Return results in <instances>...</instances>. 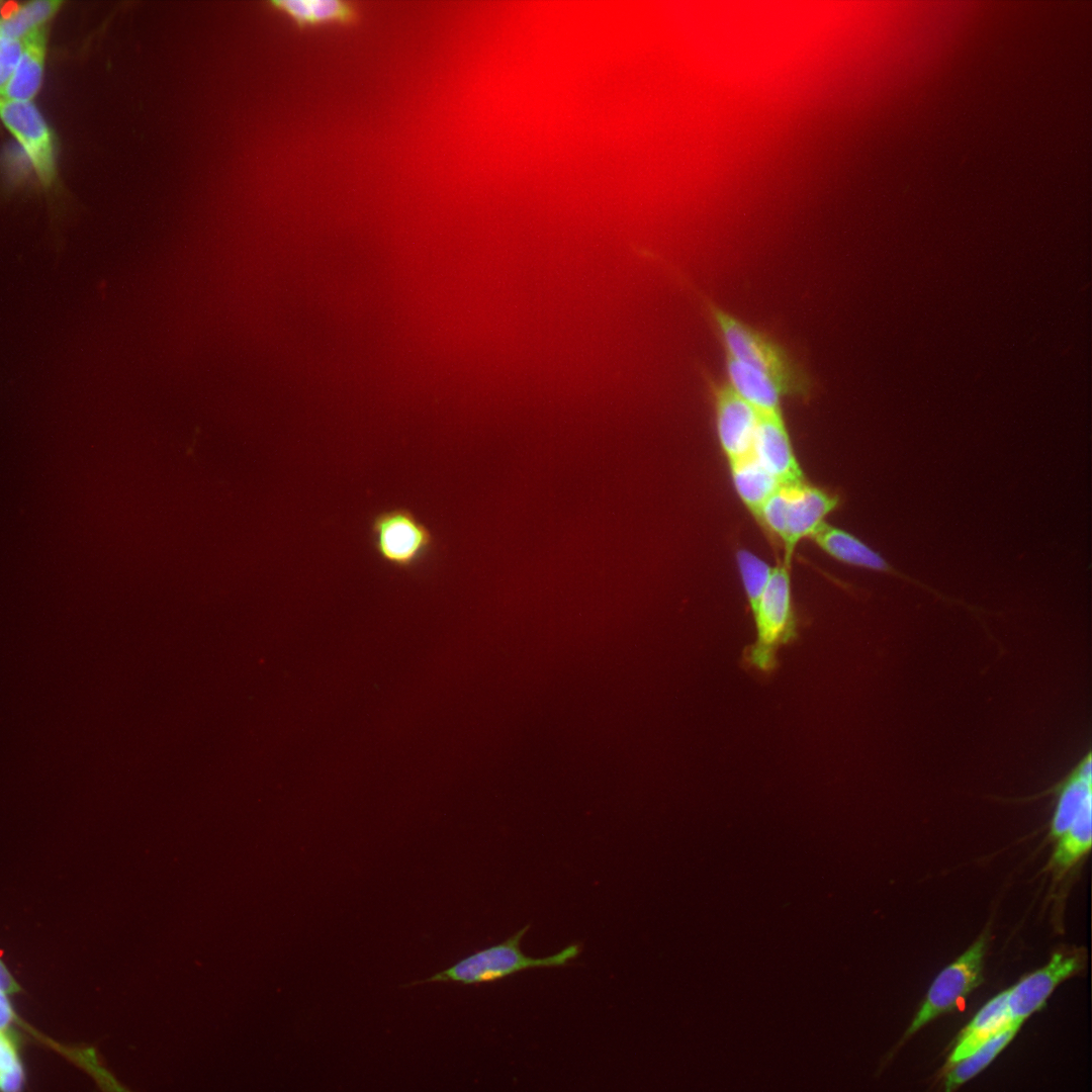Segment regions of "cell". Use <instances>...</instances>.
<instances>
[{
  "label": "cell",
  "instance_id": "3957f363",
  "mask_svg": "<svg viewBox=\"0 0 1092 1092\" xmlns=\"http://www.w3.org/2000/svg\"><path fill=\"white\" fill-rule=\"evenodd\" d=\"M791 565L772 568L771 576L753 611L756 639L746 653L747 662L770 672L777 667L780 647L797 636V622L791 590Z\"/></svg>",
  "mask_w": 1092,
  "mask_h": 1092
},
{
  "label": "cell",
  "instance_id": "30bf717a",
  "mask_svg": "<svg viewBox=\"0 0 1092 1092\" xmlns=\"http://www.w3.org/2000/svg\"><path fill=\"white\" fill-rule=\"evenodd\" d=\"M751 453L781 485L805 480L782 414L759 415Z\"/></svg>",
  "mask_w": 1092,
  "mask_h": 1092
},
{
  "label": "cell",
  "instance_id": "8fae6325",
  "mask_svg": "<svg viewBox=\"0 0 1092 1092\" xmlns=\"http://www.w3.org/2000/svg\"><path fill=\"white\" fill-rule=\"evenodd\" d=\"M827 554L845 564L895 575L941 597L928 585L900 572L854 535L823 523L811 537Z\"/></svg>",
  "mask_w": 1092,
  "mask_h": 1092
},
{
  "label": "cell",
  "instance_id": "cb8c5ba5",
  "mask_svg": "<svg viewBox=\"0 0 1092 1092\" xmlns=\"http://www.w3.org/2000/svg\"><path fill=\"white\" fill-rule=\"evenodd\" d=\"M14 1018L15 1014L6 994L0 991V1032L9 1033L8 1029L14 1021Z\"/></svg>",
  "mask_w": 1092,
  "mask_h": 1092
},
{
  "label": "cell",
  "instance_id": "7402d4cb",
  "mask_svg": "<svg viewBox=\"0 0 1092 1092\" xmlns=\"http://www.w3.org/2000/svg\"><path fill=\"white\" fill-rule=\"evenodd\" d=\"M23 1071L9 1033L0 1032V1092H20Z\"/></svg>",
  "mask_w": 1092,
  "mask_h": 1092
},
{
  "label": "cell",
  "instance_id": "8992f818",
  "mask_svg": "<svg viewBox=\"0 0 1092 1092\" xmlns=\"http://www.w3.org/2000/svg\"><path fill=\"white\" fill-rule=\"evenodd\" d=\"M0 118L27 156L47 187L56 178V142L53 131L32 101L0 98Z\"/></svg>",
  "mask_w": 1092,
  "mask_h": 1092
},
{
  "label": "cell",
  "instance_id": "277c9868",
  "mask_svg": "<svg viewBox=\"0 0 1092 1092\" xmlns=\"http://www.w3.org/2000/svg\"><path fill=\"white\" fill-rule=\"evenodd\" d=\"M371 544L386 564L402 571L421 566L435 547L432 531L408 509L394 508L370 521Z\"/></svg>",
  "mask_w": 1092,
  "mask_h": 1092
},
{
  "label": "cell",
  "instance_id": "d4e9b609",
  "mask_svg": "<svg viewBox=\"0 0 1092 1092\" xmlns=\"http://www.w3.org/2000/svg\"><path fill=\"white\" fill-rule=\"evenodd\" d=\"M0 991L6 995L15 994L20 991V986L14 980L8 969L5 967L0 959Z\"/></svg>",
  "mask_w": 1092,
  "mask_h": 1092
},
{
  "label": "cell",
  "instance_id": "9a60e30c",
  "mask_svg": "<svg viewBox=\"0 0 1092 1092\" xmlns=\"http://www.w3.org/2000/svg\"><path fill=\"white\" fill-rule=\"evenodd\" d=\"M15 71L0 98L32 101L43 76L47 54L46 26L28 35Z\"/></svg>",
  "mask_w": 1092,
  "mask_h": 1092
},
{
  "label": "cell",
  "instance_id": "e0dca14e",
  "mask_svg": "<svg viewBox=\"0 0 1092 1092\" xmlns=\"http://www.w3.org/2000/svg\"><path fill=\"white\" fill-rule=\"evenodd\" d=\"M1092 798L1088 799L1072 825L1059 837L1049 868L1061 876L1074 867L1089 850Z\"/></svg>",
  "mask_w": 1092,
  "mask_h": 1092
},
{
  "label": "cell",
  "instance_id": "7c38bea8",
  "mask_svg": "<svg viewBox=\"0 0 1092 1092\" xmlns=\"http://www.w3.org/2000/svg\"><path fill=\"white\" fill-rule=\"evenodd\" d=\"M1020 1022L1011 1020L1007 1010V990L988 1001L961 1031L948 1064L954 1065L988 1040Z\"/></svg>",
  "mask_w": 1092,
  "mask_h": 1092
},
{
  "label": "cell",
  "instance_id": "4fadbf2b",
  "mask_svg": "<svg viewBox=\"0 0 1092 1092\" xmlns=\"http://www.w3.org/2000/svg\"><path fill=\"white\" fill-rule=\"evenodd\" d=\"M727 384L759 415L782 414L785 396L780 385L766 374L726 356Z\"/></svg>",
  "mask_w": 1092,
  "mask_h": 1092
},
{
  "label": "cell",
  "instance_id": "9c48e42d",
  "mask_svg": "<svg viewBox=\"0 0 1092 1092\" xmlns=\"http://www.w3.org/2000/svg\"><path fill=\"white\" fill-rule=\"evenodd\" d=\"M721 448L729 462L751 454L759 414L727 383L711 385Z\"/></svg>",
  "mask_w": 1092,
  "mask_h": 1092
},
{
  "label": "cell",
  "instance_id": "5bb4252c",
  "mask_svg": "<svg viewBox=\"0 0 1092 1092\" xmlns=\"http://www.w3.org/2000/svg\"><path fill=\"white\" fill-rule=\"evenodd\" d=\"M1091 752L1088 751L1057 786V805L1051 836L1059 838L1075 821L1086 801L1092 798Z\"/></svg>",
  "mask_w": 1092,
  "mask_h": 1092
},
{
  "label": "cell",
  "instance_id": "ffe728a7",
  "mask_svg": "<svg viewBox=\"0 0 1092 1092\" xmlns=\"http://www.w3.org/2000/svg\"><path fill=\"white\" fill-rule=\"evenodd\" d=\"M1021 1025H1014L994 1036L970 1056L953 1065L944 1081V1092H953L958 1087L984 1070L1014 1037Z\"/></svg>",
  "mask_w": 1092,
  "mask_h": 1092
},
{
  "label": "cell",
  "instance_id": "44dd1931",
  "mask_svg": "<svg viewBox=\"0 0 1092 1092\" xmlns=\"http://www.w3.org/2000/svg\"><path fill=\"white\" fill-rule=\"evenodd\" d=\"M736 561L745 595L753 613L771 576L772 568L754 553L740 549Z\"/></svg>",
  "mask_w": 1092,
  "mask_h": 1092
},
{
  "label": "cell",
  "instance_id": "ac0fdd59",
  "mask_svg": "<svg viewBox=\"0 0 1092 1092\" xmlns=\"http://www.w3.org/2000/svg\"><path fill=\"white\" fill-rule=\"evenodd\" d=\"M272 4L299 25L330 20L351 22L358 16L356 3L348 0H273Z\"/></svg>",
  "mask_w": 1092,
  "mask_h": 1092
},
{
  "label": "cell",
  "instance_id": "603a6c76",
  "mask_svg": "<svg viewBox=\"0 0 1092 1092\" xmlns=\"http://www.w3.org/2000/svg\"><path fill=\"white\" fill-rule=\"evenodd\" d=\"M24 40L0 36V97L19 62Z\"/></svg>",
  "mask_w": 1092,
  "mask_h": 1092
},
{
  "label": "cell",
  "instance_id": "6da1fadb",
  "mask_svg": "<svg viewBox=\"0 0 1092 1092\" xmlns=\"http://www.w3.org/2000/svg\"><path fill=\"white\" fill-rule=\"evenodd\" d=\"M708 308L727 357L769 376L785 396H810L812 381L809 375L785 347L730 312L712 303Z\"/></svg>",
  "mask_w": 1092,
  "mask_h": 1092
},
{
  "label": "cell",
  "instance_id": "484cf974",
  "mask_svg": "<svg viewBox=\"0 0 1092 1092\" xmlns=\"http://www.w3.org/2000/svg\"><path fill=\"white\" fill-rule=\"evenodd\" d=\"M0 22H1V16H0Z\"/></svg>",
  "mask_w": 1092,
  "mask_h": 1092
},
{
  "label": "cell",
  "instance_id": "ba28073f",
  "mask_svg": "<svg viewBox=\"0 0 1092 1092\" xmlns=\"http://www.w3.org/2000/svg\"><path fill=\"white\" fill-rule=\"evenodd\" d=\"M1082 968V956L1055 953L1046 965L1028 974L1007 990V1010L1011 1020L1022 1023L1043 1006L1058 985Z\"/></svg>",
  "mask_w": 1092,
  "mask_h": 1092
},
{
  "label": "cell",
  "instance_id": "5b68a950",
  "mask_svg": "<svg viewBox=\"0 0 1092 1092\" xmlns=\"http://www.w3.org/2000/svg\"><path fill=\"white\" fill-rule=\"evenodd\" d=\"M988 936L984 933L936 976L905 1037L914 1034L937 1016L951 1011L981 985Z\"/></svg>",
  "mask_w": 1092,
  "mask_h": 1092
},
{
  "label": "cell",
  "instance_id": "d6986e66",
  "mask_svg": "<svg viewBox=\"0 0 1092 1092\" xmlns=\"http://www.w3.org/2000/svg\"><path fill=\"white\" fill-rule=\"evenodd\" d=\"M63 3L61 0H34L17 5L1 17L0 36L23 40L44 27Z\"/></svg>",
  "mask_w": 1092,
  "mask_h": 1092
},
{
  "label": "cell",
  "instance_id": "7a4b0ae2",
  "mask_svg": "<svg viewBox=\"0 0 1092 1092\" xmlns=\"http://www.w3.org/2000/svg\"><path fill=\"white\" fill-rule=\"evenodd\" d=\"M529 927L530 925H527L505 941L480 949L458 961L450 968L422 981L406 984L405 987L431 982H453L463 985L491 983L530 969L565 967L581 952L580 944L571 943L548 957L526 956L521 949V941Z\"/></svg>",
  "mask_w": 1092,
  "mask_h": 1092
},
{
  "label": "cell",
  "instance_id": "52a82bcc",
  "mask_svg": "<svg viewBox=\"0 0 1092 1092\" xmlns=\"http://www.w3.org/2000/svg\"><path fill=\"white\" fill-rule=\"evenodd\" d=\"M783 487L786 495L785 534L782 540L786 552L784 563L791 565L797 544L812 537L825 523L826 516L837 508L839 499L837 495L806 480Z\"/></svg>",
  "mask_w": 1092,
  "mask_h": 1092
},
{
  "label": "cell",
  "instance_id": "2e32d148",
  "mask_svg": "<svg viewBox=\"0 0 1092 1092\" xmlns=\"http://www.w3.org/2000/svg\"><path fill=\"white\" fill-rule=\"evenodd\" d=\"M735 490L750 513L757 518L767 498L782 485L754 458L752 453L729 462Z\"/></svg>",
  "mask_w": 1092,
  "mask_h": 1092
}]
</instances>
